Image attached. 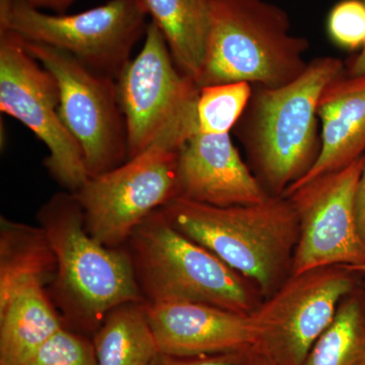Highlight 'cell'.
Masks as SVG:
<instances>
[{
    "instance_id": "cell-1",
    "label": "cell",
    "mask_w": 365,
    "mask_h": 365,
    "mask_svg": "<svg viewBox=\"0 0 365 365\" xmlns=\"http://www.w3.org/2000/svg\"><path fill=\"white\" fill-rule=\"evenodd\" d=\"M57 258L50 297L66 328L93 337L107 314L129 302H143L127 250L93 239L74 192L53 195L37 213Z\"/></svg>"
},
{
    "instance_id": "cell-2",
    "label": "cell",
    "mask_w": 365,
    "mask_h": 365,
    "mask_svg": "<svg viewBox=\"0 0 365 365\" xmlns=\"http://www.w3.org/2000/svg\"><path fill=\"white\" fill-rule=\"evenodd\" d=\"M345 71L337 57H317L292 83L253 91L235 128L255 176L269 195H284L313 168L321 150L319 98Z\"/></svg>"
},
{
    "instance_id": "cell-3",
    "label": "cell",
    "mask_w": 365,
    "mask_h": 365,
    "mask_svg": "<svg viewBox=\"0 0 365 365\" xmlns=\"http://www.w3.org/2000/svg\"><path fill=\"white\" fill-rule=\"evenodd\" d=\"M160 209L179 232L251 280L264 299L292 275L299 227L287 197L225 207L177 197Z\"/></svg>"
},
{
    "instance_id": "cell-4",
    "label": "cell",
    "mask_w": 365,
    "mask_h": 365,
    "mask_svg": "<svg viewBox=\"0 0 365 365\" xmlns=\"http://www.w3.org/2000/svg\"><path fill=\"white\" fill-rule=\"evenodd\" d=\"M127 245L146 302H197L252 314L264 300L251 280L179 232L160 209L134 230Z\"/></svg>"
},
{
    "instance_id": "cell-5",
    "label": "cell",
    "mask_w": 365,
    "mask_h": 365,
    "mask_svg": "<svg viewBox=\"0 0 365 365\" xmlns=\"http://www.w3.org/2000/svg\"><path fill=\"white\" fill-rule=\"evenodd\" d=\"M307 38L292 33L284 9L265 0H211L205 63L199 88L227 83L279 88L309 62Z\"/></svg>"
},
{
    "instance_id": "cell-6",
    "label": "cell",
    "mask_w": 365,
    "mask_h": 365,
    "mask_svg": "<svg viewBox=\"0 0 365 365\" xmlns=\"http://www.w3.org/2000/svg\"><path fill=\"white\" fill-rule=\"evenodd\" d=\"M140 0H110L83 13L45 14L21 0H0V29L26 42L68 53L88 68L117 79L148 30Z\"/></svg>"
},
{
    "instance_id": "cell-7",
    "label": "cell",
    "mask_w": 365,
    "mask_h": 365,
    "mask_svg": "<svg viewBox=\"0 0 365 365\" xmlns=\"http://www.w3.org/2000/svg\"><path fill=\"white\" fill-rule=\"evenodd\" d=\"M181 139L158 137L150 148L116 169L90 178L74 192L88 234L109 248H121L151 213L179 197Z\"/></svg>"
},
{
    "instance_id": "cell-8",
    "label": "cell",
    "mask_w": 365,
    "mask_h": 365,
    "mask_svg": "<svg viewBox=\"0 0 365 365\" xmlns=\"http://www.w3.org/2000/svg\"><path fill=\"white\" fill-rule=\"evenodd\" d=\"M116 86L126 125L128 160L167 132L188 137L198 133L196 106L200 88L178 68L165 37L153 21L148 24L143 49L124 67Z\"/></svg>"
},
{
    "instance_id": "cell-9",
    "label": "cell",
    "mask_w": 365,
    "mask_h": 365,
    "mask_svg": "<svg viewBox=\"0 0 365 365\" xmlns=\"http://www.w3.org/2000/svg\"><path fill=\"white\" fill-rule=\"evenodd\" d=\"M24 43L29 54L58 83L59 117L83 151L88 176L104 174L126 162V125L116 79L88 68L56 48Z\"/></svg>"
},
{
    "instance_id": "cell-10",
    "label": "cell",
    "mask_w": 365,
    "mask_h": 365,
    "mask_svg": "<svg viewBox=\"0 0 365 365\" xmlns=\"http://www.w3.org/2000/svg\"><path fill=\"white\" fill-rule=\"evenodd\" d=\"M361 277L346 266L290 275L252 314L258 330L255 347L277 365H304L341 300L361 285Z\"/></svg>"
},
{
    "instance_id": "cell-11",
    "label": "cell",
    "mask_w": 365,
    "mask_h": 365,
    "mask_svg": "<svg viewBox=\"0 0 365 365\" xmlns=\"http://www.w3.org/2000/svg\"><path fill=\"white\" fill-rule=\"evenodd\" d=\"M54 76L29 54L20 36L0 29V110L26 125L47 146L46 169L67 191L90 179L83 151L59 117Z\"/></svg>"
},
{
    "instance_id": "cell-12",
    "label": "cell",
    "mask_w": 365,
    "mask_h": 365,
    "mask_svg": "<svg viewBox=\"0 0 365 365\" xmlns=\"http://www.w3.org/2000/svg\"><path fill=\"white\" fill-rule=\"evenodd\" d=\"M364 158L285 195L294 205L299 227L292 275L327 266L355 268L365 264V242L355 210Z\"/></svg>"
},
{
    "instance_id": "cell-13",
    "label": "cell",
    "mask_w": 365,
    "mask_h": 365,
    "mask_svg": "<svg viewBox=\"0 0 365 365\" xmlns=\"http://www.w3.org/2000/svg\"><path fill=\"white\" fill-rule=\"evenodd\" d=\"M145 309L158 347L165 354H218L255 347L258 340L252 314L186 302H145Z\"/></svg>"
},
{
    "instance_id": "cell-14",
    "label": "cell",
    "mask_w": 365,
    "mask_h": 365,
    "mask_svg": "<svg viewBox=\"0 0 365 365\" xmlns=\"http://www.w3.org/2000/svg\"><path fill=\"white\" fill-rule=\"evenodd\" d=\"M179 197L208 205H246L269 196L230 133H196L178 155Z\"/></svg>"
},
{
    "instance_id": "cell-15",
    "label": "cell",
    "mask_w": 365,
    "mask_h": 365,
    "mask_svg": "<svg viewBox=\"0 0 365 365\" xmlns=\"http://www.w3.org/2000/svg\"><path fill=\"white\" fill-rule=\"evenodd\" d=\"M318 116L322 124L319 157L306 176L283 196L365 155V71H345L334 79L319 98Z\"/></svg>"
},
{
    "instance_id": "cell-16",
    "label": "cell",
    "mask_w": 365,
    "mask_h": 365,
    "mask_svg": "<svg viewBox=\"0 0 365 365\" xmlns=\"http://www.w3.org/2000/svg\"><path fill=\"white\" fill-rule=\"evenodd\" d=\"M66 327L39 284L21 288L0 309V365H23Z\"/></svg>"
},
{
    "instance_id": "cell-17",
    "label": "cell",
    "mask_w": 365,
    "mask_h": 365,
    "mask_svg": "<svg viewBox=\"0 0 365 365\" xmlns=\"http://www.w3.org/2000/svg\"><path fill=\"white\" fill-rule=\"evenodd\" d=\"M57 258L44 228L0 218V309L28 285L51 284Z\"/></svg>"
},
{
    "instance_id": "cell-18",
    "label": "cell",
    "mask_w": 365,
    "mask_h": 365,
    "mask_svg": "<svg viewBox=\"0 0 365 365\" xmlns=\"http://www.w3.org/2000/svg\"><path fill=\"white\" fill-rule=\"evenodd\" d=\"M169 46L178 68L198 85L205 63L211 0H140Z\"/></svg>"
},
{
    "instance_id": "cell-19",
    "label": "cell",
    "mask_w": 365,
    "mask_h": 365,
    "mask_svg": "<svg viewBox=\"0 0 365 365\" xmlns=\"http://www.w3.org/2000/svg\"><path fill=\"white\" fill-rule=\"evenodd\" d=\"M91 341L98 365H150L160 353L145 302L115 307Z\"/></svg>"
},
{
    "instance_id": "cell-20",
    "label": "cell",
    "mask_w": 365,
    "mask_h": 365,
    "mask_svg": "<svg viewBox=\"0 0 365 365\" xmlns=\"http://www.w3.org/2000/svg\"><path fill=\"white\" fill-rule=\"evenodd\" d=\"M304 365H365V287L343 297Z\"/></svg>"
},
{
    "instance_id": "cell-21",
    "label": "cell",
    "mask_w": 365,
    "mask_h": 365,
    "mask_svg": "<svg viewBox=\"0 0 365 365\" xmlns=\"http://www.w3.org/2000/svg\"><path fill=\"white\" fill-rule=\"evenodd\" d=\"M253 91L248 83H218L200 88L196 106L198 133H230L246 112Z\"/></svg>"
},
{
    "instance_id": "cell-22",
    "label": "cell",
    "mask_w": 365,
    "mask_h": 365,
    "mask_svg": "<svg viewBox=\"0 0 365 365\" xmlns=\"http://www.w3.org/2000/svg\"><path fill=\"white\" fill-rule=\"evenodd\" d=\"M329 38L338 47L360 50L351 64L352 73L365 71V4L364 0H340L327 19Z\"/></svg>"
},
{
    "instance_id": "cell-23",
    "label": "cell",
    "mask_w": 365,
    "mask_h": 365,
    "mask_svg": "<svg viewBox=\"0 0 365 365\" xmlns=\"http://www.w3.org/2000/svg\"><path fill=\"white\" fill-rule=\"evenodd\" d=\"M23 365H98L93 341L64 327Z\"/></svg>"
},
{
    "instance_id": "cell-24",
    "label": "cell",
    "mask_w": 365,
    "mask_h": 365,
    "mask_svg": "<svg viewBox=\"0 0 365 365\" xmlns=\"http://www.w3.org/2000/svg\"><path fill=\"white\" fill-rule=\"evenodd\" d=\"M253 348L201 356H174L160 352L150 365H252Z\"/></svg>"
},
{
    "instance_id": "cell-25",
    "label": "cell",
    "mask_w": 365,
    "mask_h": 365,
    "mask_svg": "<svg viewBox=\"0 0 365 365\" xmlns=\"http://www.w3.org/2000/svg\"><path fill=\"white\" fill-rule=\"evenodd\" d=\"M355 210H356L360 235L365 242V158L364 169L360 175L356 194H355Z\"/></svg>"
},
{
    "instance_id": "cell-26",
    "label": "cell",
    "mask_w": 365,
    "mask_h": 365,
    "mask_svg": "<svg viewBox=\"0 0 365 365\" xmlns=\"http://www.w3.org/2000/svg\"><path fill=\"white\" fill-rule=\"evenodd\" d=\"M36 9H49L54 14H66L76 0H21Z\"/></svg>"
},
{
    "instance_id": "cell-27",
    "label": "cell",
    "mask_w": 365,
    "mask_h": 365,
    "mask_svg": "<svg viewBox=\"0 0 365 365\" xmlns=\"http://www.w3.org/2000/svg\"><path fill=\"white\" fill-rule=\"evenodd\" d=\"M252 365H277L273 360L269 359L267 355L264 354L260 350L257 349L256 347L253 348L252 352Z\"/></svg>"
},
{
    "instance_id": "cell-28",
    "label": "cell",
    "mask_w": 365,
    "mask_h": 365,
    "mask_svg": "<svg viewBox=\"0 0 365 365\" xmlns=\"http://www.w3.org/2000/svg\"><path fill=\"white\" fill-rule=\"evenodd\" d=\"M351 269H353V270L356 271V272L361 274V276H364V277H365V264H364V265L359 266V267H355V268H351Z\"/></svg>"
},
{
    "instance_id": "cell-29",
    "label": "cell",
    "mask_w": 365,
    "mask_h": 365,
    "mask_svg": "<svg viewBox=\"0 0 365 365\" xmlns=\"http://www.w3.org/2000/svg\"><path fill=\"white\" fill-rule=\"evenodd\" d=\"M364 4H365V0H364Z\"/></svg>"
}]
</instances>
